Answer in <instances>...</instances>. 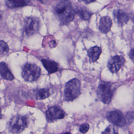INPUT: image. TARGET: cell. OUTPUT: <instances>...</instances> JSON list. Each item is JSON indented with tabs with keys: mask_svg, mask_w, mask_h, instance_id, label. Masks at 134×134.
<instances>
[{
	"mask_svg": "<svg viewBox=\"0 0 134 134\" xmlns=\"http://www.w3.org/2000/svg\"><path fill=\"white\" fill-rule=\"evenodd\" d=\"M102 53V49L100 47L94 46L90 48L88 52L90 61L92 63L96 62L99 58Z\"/></svg>",
	"mask_w": 134,
	"mask_h": 134,
	"instance_id": "obj_14",
	"label": "cell"
},
{
	"mask_svg": "<svg viewBox=\"0 0 134 134\" xmlns=\"http://www.w3.org/2000/svg\"><path fill=\"white\" fill-rule=\"evenodd\" d=\"M63 134H71V133H69V132H66V133H63Z\"/></svg>",
	"mask_w": 134,
	"mask_h": 134,
	"instance_id": "obj_27",
	"label": "cell"
},
{
	"mask_svg": "<svg viewBox=\"0 0 134 134\" xmlns=\"http://www.w3.org/2000/svg\"><path fill=\"white\" fill-rule=\"evenodd\" d=\"M28 121L25 117L16 116L12 118L9 124V129L13 134H18L27 127Z\"/></svg>",
	"mask_w": 134,
	"mask_h": 134,
	"instance_id": "obj_5",
	"label": "cell"
},
{
	"mask_svg": "<svg viewBox=\"0 0 134 134\" xmlns=\"http://www.w3.org/2000/svg\"><path fill=\"white\" fill-rule=\"evenodd\" d=\"M56 45V41L54 39H52V40H51L49 43V46H50V48H55Z\"/></svg>",
	"mask_w": 134,
	"mask_h": 134,
	"instance_id": "obj_22",
	"label": "cell"
},
{
	"mask_svg": "<svg viewBox=\"0 0 134 134\" xmlns=\"http://www.w3.org/2000/svg\"><path fill=\"white\" fill-rule=\"evenodd\" d=\"M114 91L115 89L112 84L102 81L97 87V96L104 104H108L111 101Z\"/></svg>",
	"mask_w": 134,
	"mask_h": 134,
	"instance_id": "obj_3",
	"label": "cell"
},
{
	"mask_svg": "<svg viewBox=\"0 0 134 134\" xmlns=\"http://www.w3.org/2000/svg\"><path fill=\"white\" fill-rule=\"evenodd\" d=\"M30 1L26 0H13L6 1V6L10 8L24 7L29 5Z\"/></svg>",
	"mask_w": 134,
	"mask_h": 134,
	"instance_id": "obj_15",
	"label": "cell"
},
{
	"mask_svg": "<svg viewBox=\"0 0 134 134\" xmlns=\"http://www.w3.org/2000/svg\"><path fill=\"white\" fill-rule=\"evenodd\" d=\"M9 47L5 42L0 40V56H3L9 52Z\"/></svg>",
	"mask_w": 134,
	"mask_h": 134,
	"instance_id": "obj_18",
	"label": "cell"
},
{
	"mask_svg": "<svg viewBox=\"0 0 134 134\" xmlns=\"http://www.w3.org/2000/svg\"><path fill=\"white\" fill-rule=\"evenodd\" d=\"M41 61L44 67L48 72V74L55 73L58 70V64L53 60L42 59Z\"/></svg>",
	"mask_w": 134,
	"mask_h": 134,
	"instance_id": "obj_12",
	"label": "cell"
},
{
	"mask_svg": "<svg viewBox=\"0 0 134 134\" xmlns=\"http://www.w3.org/2000/svg\"><path fill=\"white\" fill-rule=\"evenodd\" d=\"M40 27L39 19L34 16L28 17L25 20L24 31L26 36H32L38 32Z\"/></svg>",
	"mask_w": 134,
	"mask_h": 134,
	"instance_id": "obj_6",
	"label": "cell"
},
{
	"mask_svg": "<svg viewBox=\"0 0 134 134\" xmlns=\"http://www.w3.org/2000/svg\"><path fill=\"white\" fill-rule=\"evenodd\" d=\"M2 114H1V108L0 107V119H2Z\"/></svg>",
	"mask_w": 134,
	"mask_h": 134,
	"instance_id": "obj_26",
	"label": "cell"
},
{
	"mask_svg": "<svg viewBox=\"0 0 134 134\" xmlns=\"http://www.w3.org/2000/svg\"><path fill=\"white\" fill-rule=\"evenodd\" d=\"M76 14H77L79 17L83 20H86L91 18L92 13H91L86 8L83 7L76 10Z\"/></svg>",
	"mask_w": 134,
	"mask_h": 134,
	"instance_id": "obj_16",
	"label": "cell"
},
{
	"mask_svg": "<svg viewBox=\"0 0 134 134\" xmlns=\"http://www.w3.org/2000/svg\"><path fill=\"white\" fill-rule=\"evenodd\" d=\"M41 69L35 64L27 63L23 67L22 75L25 81L32 82L37 81L41 74Z\"/></svg>",
	"mask_w": 134,
	"mask_h": 134,
	"instance_id": "obj_4",
	"label": "cell"
},
{
	"mask_svg": "<svg viewBox=\"0 0 134 134\" xmlns=\"http://www.w3.org/2000/svg\"><path fill=\"white\" fill-rule=\"evenodd\" d=\"M112 24V20L111 17L104 16L100 19L99 29L102 33L104 34L108 33L111 30Z\"/></svg>",
	"mask_w": 134,
	"mask_h": 134,
	"instance_id": "obj_10",
	"label": "cell"
},
{
	"mask_svg": "<svg viewBox=\"0 0 134 134\" xmlns=\"http://www.w3.org/2000/svg\"><path fill=\"white\" fill-rule=\"evenodd\" d=\"M129 56L130 58L133 61V59H134V49H133V48H132L130 51Z\"/></svg>",
	"mask_w": 134,
	"mask_h": 134,
	"instance_id": "obj_23",
	"label": "cell"
},
{
	"mask_svg": "<svg viewBox=\"0 0 134 134\" xmlns=\"http://www.w3.org/2000/svg\"><path fill=\"white\" fill-rule=\"evenodd\" d=\"M114 19L120 25H124L126 24L129 19L128 13L121 10H114L113 12Z\"/></svg>",
	"mask_w": 134,
	"mask_h": 134,
	"instance_id": "obj_11",
	"label": "cell"
},
{
	"mask_svg": "<svg viewBox=\"0 0 134 134\" xmlns=\"http://www.w3.org/2000/svg\"><path fill=\"white\" fill-rule=\"evenodd\" d=\"M125 59L121 56H114L109 60L107 66L110 71L112 73H117L124 66Z\"/></svg>",
	"mask_w": 134,
	"mask_h": 134,
	"instance_id": "obj_8",
	"label": "cell"
},
{
	"mask_svg": "<svg viewBox=\"0 0 134 134\" xmlns=\"http://www.w3.org/2000/svg\"><path fill=\"white\" fill-rule=\"evenodd\" d=\"M54 13L62 25L70 24L76 14V10L71 2L69 1H61L58 3L54 8Z\"/></svg>",
	"mask_w": 134,
	"mask_h": 134,
	"instance_id": "obj_1",
	"label": "cell"
},
{
	"mask_svg": "<svg viewBox=\"0 0 134 134\" xmlns=\"http://www.w3.org/2000/svg\"><path fill=\"white\" fill-rule=\"evenodd\" d=\"M0 74L4 79L12 81L15 79L8 65L5 62H0Z\"/></svg>",
	"mask_w": 134,
	"mask_h": 134,
	"instance_id": "obj_13",
	"label": "cell"
},
{
	"mask_svg": "<svg viewBox=\"0 0 134 134\" xmlns=\"http://www.w3.org/2000/svg\"><path fill=\"white\" fill-rule=\"evenodd\" d=\"M83 2H85V4H88L90 3H93V2H94L95 1H89V0H87V1H82Z\"/></svg>",
	"mask_w": 134,
	"mask_h": 134,
	"instance_id": "obj_24",
	"label": "cell"
},
{
	"mask_svg": "<svg viewBox=\"0 0 134 134\" xmlns=\"http://www.w3.org/2000/svg\"><path fill=\"white\" fill-rule=\"evenodd\" d=\"M107 120L116 126L123 127L127 124L126 120L123 113L119 110L111 111L107 112L106 115Z\"/></svg>",
	"mask_w": 134,
	"mask_h": 134,
	"instance_id": "obj_7",
	"label": "cell"
},
{
	"mask_svg": "<svg viewBox=\"0 0 134 134\" xmlns=\"http://www.w3.org/2000/svg\"><path fill=\"white\" fill-rule=\"evenodd\" d=\"M102 134H119L117 129L114 125L108 126Z\"/></svg>",
	"mask_w": 134,
	"mask_h": 134,
	"instance_id": "obj_19",
	"label": "cell"
},
{
	"mask_svg": "<svg viewBox=\"0 0 134 134\" xmlns=\"http://www.w3.org/2000/svg\"><path fill=\"white\" fill-rule=\"evenodd\" d=\"M81 85L80 81L74 78L69 81L64 87V98L67 102L72 101L81 94Z\"/></svg>",
	"mask_w": 134,
	"mask_h": 134,
	"instance_id": "obj_2",
	"label": "cell"
},
{
	"mask_svg": "<svg viewBox=\"0 0 134 134\" xmlns=\"http://www.w3.org/2000/svg\"><path fill=\"white\" fill-rule=\"evenodd\" d=\"M50 95L49 89L46 88L41 89L38 91L37 97L39 99H43L48 97Z\"/></svg>",
	"mask_w": 134,
	"mask_h": 134,
	"instance_id": "obj_17",
	"label": "cell"
},
{
	"mask_svg": "<svg viewBox=\"0 0 134 134\" xmlns=\"http://www.w3.org/2000/svg\"><path fill=\"white\" fill-rule=\"evenodd\" d=\"M46 116L48 121L52 122L63 119L65 114L63 110L58 107L53 106L48 109L46 111Z\"/></svg>",
	"mask_w": 134,
	"mask_h": 134,
	"instance_id": "obj_9",
	"label": "cell"
},
{
	"mask_svg": "<svg viewBox=\"0 0 134 134\" xmlns=\"http://www.w3.org/2000/svg\"><path fill=\"white\" fill-rule=\"evenodd\" d=\"M89 129V125L88 124H83L79 127V131L83 134L86 133Z\"/></svg>",
	"mask_w": 134,
	"mask_h": 134,
	"instance_id": "obj_21",
	"label": "cell"
},
{
	"mask_svg": "<svg viewBox=\"0 0 134 134\" xmlns=\"http://www.w3.org/2000/svg\"><path fill=\"white\" fill-rule=\"evenodd\" d=\"M2 17H3V13H2V11H0V20H1Z\"/></svg>",
	"mask_w": 134,
	"mask_h": 134,
	"instance_id": "obj_25",
	"label": "cell"
},
{
	"mask_svg": "<svg viewBox=\"0 0 134 134\" xmlns=\"http://www.w3.org/2000/svg\"><path fill=\"white\" fill-rule=\"evenodd\" d=\"M133 112H128L126 115V120L127 124H131L133 122V118H134V115H133Z\"/></svg>",
	"mask_w": 134,
	"mask_h": 134,
	"instance_id": "obj_20",
	"label": "cell"
}]
</instances>
